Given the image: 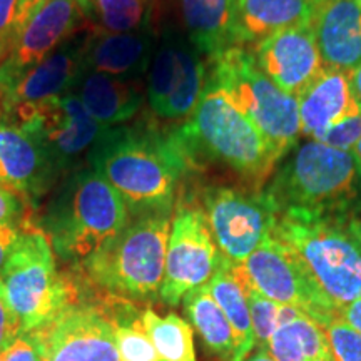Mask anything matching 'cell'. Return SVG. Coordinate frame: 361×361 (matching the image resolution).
<instances>
[{
    "instance_id": "4fadbf2b",
    "label": "cell",
    "mask_w": 361,
    "mask_h": 361,
    "mask_svg": "<svg viewBox=\"0 0 361 361\" xmlns=\"http://www.w3.org/2000/svg\"><path fill=\"white\" fill-rule=\"evenodd\" d=\"M221 263V252L201 207L180 204L176 211L166 251L159 298L178 306L183 298L206 286Z\"/></svg>"
},
{
    "instance_id": "ffe728a7",
    "label": "cell",
    "mask_w": 361,
    "mask_h": 361,
    "mask_svg": "<svg viewBox=\"0 0 361 361\" xmlns=\"http://www.w3.org/2000/svg\"><path fill=\"white\" fill-rule=\"evenodd\" d=\"M298 107L301 134L310 139L361 112L351 89L350 72L329 67H324L298 96Z\"/></svg>"
},
{
    "instance_id": "83f0119b",
    "label": "cell",
    "mask_w": 361,
    "mask_h": 361,
    "mask_svg": "<svg viewBox=\"0 0 361 361\" xmlns=\"http://www.w3.org/2000/svg\"><path fill=\"white\" fill-rule=\"evenodd\" d=\"M142 323L162 361H197L192 328L176 313L159 316L142 311Z\"/></svg>"
},
{
    "instance_id": "8992f818",
    "label": "cell",
    "mask_w": 361,
    "mask_h": 361,
    "mask_svg": "<svg viewBox=\"0 0 361 361\" xmlns=\"http://www.w3.org/2000/svg\"><path fill=\"white\" fill-rule=\"evenodd\" d=\"M171 223V213L130 218L124 231L84 264V271L121 300H156L164 279Z\"/></svg>"
},
{
    "instance_id": "f35d334b",
    "label": "cell",
    "mask_w": 361,
    "mask_h": 361,
    "mask_svg": "<svg viewBox=\"0 0 361 361\" xmlns=\"http://www.w3.org/2000/svg\"><path fill=\"white\" fill-rule=\"evenodd\" d=\"M49 0H19V8H17V17H16V25H13V39L17 37V34L20 32L22 27L29 22L30 17L39 11L40 7L45 6ZM12 39V42H13Z\"/></svg>"
},
{
    "instance_id": "9c48e42d",
    "label": "cell",
    "mask_w": 361,
    "mask_h": 361,
    "mask_svg": "<svg viewBox=\"0 0 361 361\" xmlns=\"http://www.w3.org/2000/svg\"><path fill=\"white\" fill-rule=\"evenodd\" d=\"M4 114L32 135L61 178L82 166L109 129L99 124L74 94L34 106L13 107Z\"/></svg>"
},
{
    "instance_id": "d6a6232c",
    "label": "cell",
    "mask_w": 361,
    "mask_h": 361,
    "mask_svg": "<svg viewBox=\"0 0 361 361\" xmlns=\"http://www.w3.org/2000/svg\"><path fill=\"white\" fill-rule=\"evenodd\" d=\"M313 139L318 142L326 144L329 147L351 152L361 139V112L355 117L343 121L340 124L333 126V128L318 134Z\"/></svg>"
},
{
    "instance_id": "603a6c76",
    "label": "cell",
    "mask_w": 361,
    "mask_h": 361,
    "mask_svg": "<svg viewBox=\"0 0 361 361\" xmlns=\"http://www.w3.org/2000/svg\"><path fill=\"white\" fill-rule=\"evenodd\" d=\"M314 0H238L234 45H256L269 35L313 25L318 13Z\"/></svg>"
},
{
    "instance_id": "5bb4252c",
    "label": "cell",
    "mask_w": 361,
    "mask_h": 361,
    "mask_svg": "<svg viewBox=\"0 0 361 361\" xmlns=\"http://www.w3.org/2000/svg\"><path fill=\"white\" fill-rule=\"evenodd\" d=\"M82 17L78 0H49L40 7L22 27L11 51L0 62V97L11 92L34 67L78 32Z\"/></svg>"
},
{
    "instance_id": "5b68a950",
    "label": "cell",
    "mask_w": 361,
    "mask_h": 361,
    "mask_svg": "<svg viewBox=\"0 0 361 361\" xmlns=\"http://www.w3.org/2000/svg\"><path fill=\"white\" fill-rule=\"evenodd\" d=\"M196 161L209 159L255 183L256 189L279 162L258 128L209 78L196 109L179 126Z\"/></svg>"
},
{
    "instance_id": "7c38bea8",
    "label": "cell",
    "mask_w": 361,
    "mask_h": 361,
    "mask_svg": "<svg viewBox=\"0 0 361 361\" xmlns=\"http://www.w3.org/2000/svg\"><path fill=\"white\" fill-rule=\"evenodd\" d=\"M206 78L202 56L189 39L166 32L146 72L149 107L161 119L189 117L200 102Z\"/></svg>"
},
{
    "instance_id": "8d00e7d4",
    "label": "cell",
    "mask_w": 361,
    "mask_h": 361,
    "mask_svg": "<svg viewBox=\"0 0 361 361\" xmlns=\"http://www.w3.org/2000/svg\"><path fill=\"white\" fill-rule=\"evenodd\" d=\"M24 213V200L0 186V223H17Z\"/></svg>"
},
{
    "instance_id": "44dd1931",
    "label": "cell",
    "mask_w": 361,
    "mask_h": 361,
    "mask_svg": "<svg viewBox=\"0 0 361 361\" xmlns=\"http://www.w3.org/2000/svg\"><path fill=\"white\" fill-rule=\"evenodd\" d=\"M154 37L142 29L126 34L89 32L84 69L121 79H142L154 54Z\"/></svg>"
},
{
    "instance_id": "6da1fadb",
    "label": "cell",
    "mask_w": 361,
    "mask_h": 361,
    "mask_svg": "<svg viewBox=\"0 0 361 361\" xmlns=\"http://www.w3.org/2000/svg\"><path fill=\"white\" fill-rule=\"evenodd\" d=\"M85 162L123 197L130 218L171 213L180 179L197 166L179 128L142 124L109 128Z\"/></svg>"
},
{
    "instance_id": "d590c367",
    "label": "cell",
    "mask_w": 361,
    "mask_h": 361,
    "mask_svg": "<svg viewBox=\"0 0 361 361\" xmlns=\"http://www.w3.org/2000/svg\"><path fill=\"white\" fill-rule=\"evenodd\" d=\"M20 333V323L11 306H8L2 284H0V353L11 345V341Z\"/></svg>"
},
{
    "instance_id": "7a4b0ae2",
    "label": "cell",
    "mask_w": 361,
    "mask_h": 361,
    "mask_svg": "<svg viewBox=\"0 0 361 361\" xmlns=\"http://www.w3.org/2000/svg\"><path fill=\"white\" fill-rule=\"evenodd\" d=\"M273 236L295 252L340 314L361 298V221L353 213L290 207L278 213Z\"/></svg>"
},
{
    "instance_id": "e0dca14e",
    "label": "cell",
    "mask_w": 361,
    "mask_h": 361,
    "mask_svg": "<svg viewBox=\"0 0 361 361\" xmlns=\"http://www.w3.org/2000/svg\"><path fill=\"white\" fill-rule=\"evenodd\" d=\"M61 178L32 135L0 114V186L20 200L39 201Z\"/></svg>"
},
{
    "instance_id": "e575fe53",
    "label": "cell",
    "mask_w": 361,
    "mask_h": 361,
    "mask_svg": "<svg viewBox=\"0 0 361 361\" xmlns=\"http://www.w3.org/2000/svg\"><path fill=\"white\" fill-rule=\"evenodd\" d=\"M19 0H0V62L12 47L13 25H16Z\"/></svg>"
},
{
    "instance_id": "1f68e13d",
    "label": "cell",
    "mask_w": 361,
    "mask_h": 361,
    "mask_svg": "<svg viewBox=\"0 0 361 361\" xmlns=\"http://www.w3.org/2000/svg\"><path fill=\"white\" fill-rule=\"evenodd\" d=\"M336 361H361V333L338 316L324 328Z\"/></svg>"
},
{
    "instance_id": "9a60e30c",
    "label": "cell",
    "mask_w": 361,
    "mask_h": 361,
    "mask_svg": "<svg viewBox=\"0 0 361 361\" xmlns=\"http://www.w3.org/2000/svg\"><path fill=\"white\" fill-rule=\"evenodd\" d=\"M35 331L42 345V361H121L114 319L96 306L72 303Z\"/></svg>"
},
{
    "instance_id": "8fae6325",
    "label": "cell",
    "mask_w": 361,
    "mask_h": 361,
    "mask_svg": "<svg viewBox=\"0 0 361 361\" xmlns=\"http://www.w3.org/2000/svg\"><path fill=\"white\" fill-rule=\"evenodd\" d=\"M202 202L219 252L234 264L245 263L264 239L273 236L278 209L263 189L213 186L202 194Z\"/></svg>"
},
{
    "instance_id": "3957f363",
    "label": "cell",
    "mask_w": 361,
    "mask_h": 361,
    "mask_svg": "<svg viewBox=\"0 0 361 361\" xmlns=\"http://www.w3.org/2000/svg\"><path fill=\"white\" fill-rule=\"evenodd\" d=\"M130 214L123 197L92 166L67 173L49 201L42 226L52 250L72 264H85L124 231Z\"/></svg>"
},
{
    "instance_id": "ee69618b",
    "label": "cell",
    "mask_w": 361,
    "mask_h": 361,
    "mask_svg": "<svg viewBox=\"0 0 361 361\" xmlns=\"http://www.w3.org/2000/svg\"><path fill=\"white\" fill-rule=\"evenodd\" d=\"M351 154L355 156L356 162H358V164H360V168H361V139H360V141H358V144H356V146L353 147V151H351Z\"/></svg>"
},
{
    "instance_id": "bcb514c9",
    "label": "cell",
    "mask_w": 361,
    "mask_h": 361,
    "mask_svg": "<svg viewBox=\"0 0 361 361\" xmlns=\"http://www.w3.org/2000/svg\"><path fill=\"white\" fill-rule=\"evenodd\" d=\"M0 361H2V353H0Z\"/></svg>"
},
{
    "instance_id": "ac0fdd59",
    "label": "cell",
    "mask_w": 361,
    "mask_h": 361,
    "mask_svg": "<svg viewBox=\"0 0 361 361\" xmlns=\"http://www.w3.org/2000/svg\"><path fill=\"white\" fill-rule=\"evenodd\" d=\"M89 32L78 30L62 42L37 67H34L11 92L0 97L4 111L19 106H34L67 96L84 71V52Z\"/></svg>"
},
{
    "instance_id": "52a82bcc",
    "label": "cell",
    "mask_w": 361,
    "mask_h": 361,
    "mask_svg": "<svg viewBox=\"0 0 361 361\" xmlns=\"http://www.w3.org/2000/svg\"><path fill=\"white\" fill-rule=\"evenodd\" d=\"M207 78L250 117L281 161L301 135L298 97L278 89L247 47H229L211 61Z\"/></svg>"
},
{
    "instance_id": "f546056e",
    "label": "cell",
    "mask_w": 361,
    "mask_h": 361,
    "mask_svg": "<svg viewBox=\"0 0 361 361\" xmlns=\"http://www.w3.org/2000/svg\"><path fill=\"white\" fill-rule=\"evenodd\" d=\"M238 269L246 291L247 306H250L252 333H255V346H258V350H268L271 336H273L274 329H276L279 323V318H281L283 305L274 303L269 298L259 295L246 279L241 264H238Z\"/></svg>"
},
{
    "instance_id": "f1b7e54d",
    "label": "cell",
    "mask_w": 361,
    "mask_h": 361,
    "mask_svg": "<svg viewBox=\"0 0 361 361\" xmlns=\"http://www.w3.org/2000/svg\"><path fill=\"white\" fill-rule=\"evenodd\" d=\"M146 4L144 0H97L92 20L106 34H126L142 29Z\"/></svg>"
},
{
    "instance_id": "4316f807",
    "label": "cell",
    "mask_w": 361,
    "mask_h": 361,
    "mask_svg": "<svg viewBox=\"0 0 361 361\" xmlns=\"http://www.w3.org/2000/svg\"><path fill=\"white\" fill-rule=\"evenodd\" d=\"M184 311L189 322L200 333L204 345L211 353L218 356L219 361L234 360V333L228 318L211 296L207 286L192 290L183 298Z\"/></svg>"
},
{
    "instance_id": "7402d4cb",
    "label": "cell",
    "mask_w": 361,
    "mask_h": 361,
    "mask_svg": "<svg viewBox=\"0 0 361 361\" xmlns=\"http://www.w3.org/2000/svg\"><path fill=\"white\" fill-rule=\"evenodd\" d=\"M85 111L106 128L123 126L141 111L146 89L141 79H121L101 72L82 71L72 89Z\"/></svg>"
},
{
    "instance_id": "4dcf8cb0",
    "label": "cell",
    "mask_w": 361,
    "mask_h": 361,
    "mask_svg": "<svg viewBox=\"0 0 361 361\" xmlns=\"http://www.w3.org/2000/svg\"><path fill=\"white\" fill-rule=\"evenodd\" d=\"M114 338L121 361H162L142 323V313L123 323L114 322Z\"/></svg>"
},
{
    "instance_id": "ba28073f",
    "label": "cell",
    "mask_w": 361,
    "mask_h": 361,
    "mask_svg": "<svg viewBox=\"0 0 361 361\" xmlns=\"http://www.w3.org/2000/svg\"><path fill=\"white\" fill-rule=\"evenodd\" d=\"M0 284L22 331H34L72 305L74 293L59 274L44 231H22L0 271Z\"/></svg>"
},
{
    "instance_id": "277c9868",
    "label": "cell",
    "mask_w": 361,
    "mask_h": 361,
    "mask_svg": "<svg viewBox=\"0 0 361 361\" xmlns=\"http://www.w3.org/2000/svg\"><path fill=\"white\" fill-rule=\"evenodd\" d=\"M263 191L283 209L353 213L361 202V168L351 152L308 139L295 144Z\"/></svg>"
},
{
    "instance_id": "cb8c5ba5",
    "label": "cell",
    "mask_w": 361,
    "mask_h": 361,
    "mask_svg": "<svg viewBox=\"0 0 361 361\" xmlns=\"http://www.w3.org/2000/svg\"><path fill=\"white\" fill-rule=\"evenodd\" d=\"M238 0H180L188 39L201 56L214 61L234 47Z\"/></svg>"
},
{
    "instance_id": "60d3db41",
    "label": "cell",
    "mask_w": 361,
    "mask_h": 361,
    "mask_svg": "<svg viewBox=\"0 0 361 361\" xmlns=\"http://www.w3.org/2000/svg\"><path fill=\"white\" fill-rule=\"evenodd\" d=\"M350 80H351V89H353L356 104H358L361 111V66H358L356 69L350 72Z\"/></svg>"
},
{
    "instance_id": "ab89813d",
    "label": "cell",
    "mask_w": 361,
    "mask_h": 361,
    "mask_svg": "<svg viewBox=\"0 0 361 361\" xmlns=\"http://www.w3.org/2000/svg\"><path fill=\"white\" fill-rule=\"evenodd\" d=\"M341 318L348 322L356 331L361 333V298L341 310Z\"/></svg>"
},
{
    "instance_id": "b9f144b4",
    "label": "cell",
    "mask_w": 361,
    "mask_h": 361,
    "mask_svg": "<svg viewBox=\"0 0 361 361\" xmlns=\"http://www.w3.org/2000/svg\"><path fill=\"white\" fill-rule=\"evenodd\" d=\"M96 2L97 0H78L80 11H82L84 17H87V19H92L94 17V11H96Z\"/></svg>"
},
{
    "instance_id": "74e56055",
    "label": "cell",
    "mask_w": 361,
    "mask_h": 361,
    "mask_svg": "<svg viewBox=\"0 0 361 361\" xmlns=\"http://www.w3.org/2000/svg\"><path fill=\"white\" fill-rule=\"evenodd\" d=\"M22 234L19 223H0V271Z\"/></svg>"
},
{
    "instance_id": "30bf717a",
    "label": "cell",
    "mask_w": 361,
    "mask_h": 361,
    "mask_svg": "<svg viewBox=\"0 0 361 361\" xmlns=\"http://www.w3.org/2000/svg\"><path fill=\"white\" fill-rule=\"evenodd\" d=\"M252 288L274 303L295 308L326 328L340 310L310 276L298 256L278 238L264 239L241 264Z\"/></svg>"
},
{
    "instance_id": "d4e9b609",
    "label": "cell",
    "mask_w": 361,
    "mask_h": 361,
    "mask_svg": "<svg viewBox=\"0 0 361 361\" xmlns=\"http://www.w3.org/2000/svg\"><path fill=\"white\" fill-rule=\"evenodd\" d=\"M268 351L278 361H336L324 328L290 306H283Z\"/></svg>"
},
{
    "instance_id": "7bdbcfd3",
    "label": "cell",
    "mask_w": 361,
    "mask_h": 361,
    "mask_svg": "<svg viewBox=\"0 0 361 361\" xmlns=\"http://www.w3.org/2000/svg\"><path fill=\"white\" fill-rule=\"evenodd\" d=\"M246 361H278L268 350H258L255 355L246 358Z\"/></svg>"
},
{
    "instance_id": "d6986e66",
    "label": "cell",
    "mask_w": 361,
    "mask_h": 361,
    "mask_svg": "<svg viewBox=\"0 0 361 361\" xmlns=\"http://www.w3.org/2000/svg\"><path fill=\"white\" fill-rule=\"evenodd\" d=\"M313 29L324 67L351 72L361 66V0L324 4Z\"/></svg>"
},
{
    "instance_id": "2e32d148",
    "label": "cell",
    "mask_w": 361,
    "mask_h": 361,
    "mask_svg": "<svg viewBox=\"0 0 361 361\" xmlns=\"http://www.w3.org/2000/svg\"><path fill=\"white\" fill-rule=\"evenodd\" d=\"M252 56L271 82L293 97L300 96L324 69L313 25L269 35L255 45Z\"/></svg>"
},
{
    "instance_id": "f6af8a7d",
    "label": "cell",
    "mask_w": 361,
    "mask_h": 361,
    "mask_svg": "<svg viewBox=\"0 0 361 361\" xmlns=\"http://www.w3.org/2000/svg\"><path fill=\"white\" fill-rule=\"evenodd\" d=\"M316 2V6L318 7H322V6H324V4H328V2H333V0H314Z\"/></svg>"
},
{
    "instance_id": "836d02e7",
    "label": "cell",
    "mask_w": 361,
    "mask_h": 361,
    "mask_svg": "<svg viewBox=\"0 0 361 361\" xmlns=\"http://www.w3.org/2000/svg\"><path fill=\"white\" fill-rule=\"evenodd\" d=\"M2 361H42V345L37 331H22L2 351Z\"/></svg>"
},
{
    "instance_id": "484cf974",
    "label": "cell",
    "mask_w": 361,
    "mask_h": 361,
    "mask_svg": "<svg viewBox=\"0 0 361 361\" xmlns=\"http://www.w3.org/2000/svg\"><path fill=\"white\" fill-rule=\"evenodd\" d=\"M206 286L233 328L234 346H236L233 361H246L255 346V333H252L250 306H247L246 291L239 276L238 264L221 255L218 269Z\"/></svg>"
}]
</instances>
